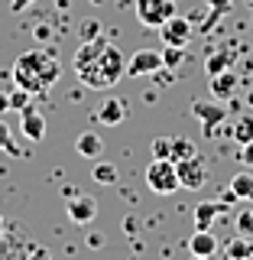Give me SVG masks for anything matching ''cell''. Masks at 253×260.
I'll list each match as a JSON object with an SVG mask.
<instances>
[{"label": "cell", "mask_w": 253, "mask_h": 260, "mask_svg": "<svg viewBox=\"0 0 253 260\" xmlns=\"http://www.w3.org/2000/svg\"><path fill=\"white\" fill-rule=\"evenodd\" d=\"M75 75L85 88L91 91H107L120 78L127 75V62L114 43H107L104 36L97 39H85L75 52Z\"/></svg>", "instance_id": "6da1fadb"}, {"label": "cell", "mask_w": 253, "mask_h": 260, "mask_svg": "<svg viewBox=\"0 0 253 260\" xmlns=\"http://www.w3.org/2000/svg\"><path fill=\"white\" fill-rule=\"evenodd\" d=\"M10 75H13V85L26 88L32 98H43L62 78V62L52 49H29V52H20Z\"/></svg>", "instance_id": "7a4b0ae2"}, {"label": "cell", "mask_w": 253, "mask_h": 260, "mask_svg": "<svg viewBox=\"0 0 253 260\" xmlns=\"http://www.w3.org/2000/svg\"><path fill=\"white\" fill-rule=\"evenodd\" d=\"M146 185L156 195H172L175 189H182V185H178L175 162L172 159H153L150 166H146Z\"/></svg>", "instance_id": "3957f363"}, {"label": "cell", "mask_w": 253, "mask_h": 260, "mask_svg": "<svg viewBox=\"0 0 253 260\" xmlns=\"http://www.w3.org/2000/svg\"><path fill=\"white\" fill-rule=\"evenodd\" d=\"M169 16H175V0H136V20L146 29H159Z\"/></svg>", "instance_id": "277c9868"}, {"label": "cell", "mask_w": 253, "mask_h": 260, "mask_svg": "<svg viewBox=\"0 0 253 260\" xmlns=\"http://www.w3.org/2000/svg\"><path fill=\"white\" fill-rule=\"evenodd\" d=\"M192 114L201 120V130H205V137H214L218 134V127L224 124V117H227V108H224V101H192Z\"/></svg>", "instance_id": "5b68a950"}, {"label": "cell", "mask_w": 253, "mask_h": 260, "mask_svg": "<svg viewBox=\"0 0 253 260\" xmlns=\"http://www.w3.org/2000/svg\"><path fill=\"white\" fill-rule=\"evenodd\" d=\"M175 169H178V185L189 189V192H198L208 182V166L201 156H189V159L175 162Z\"/></svg>", "instance_id": "8992f818"}, {"label": "cell", "mask_w": 253, "mask_h": 260, "mask_svg": "<svg viewBox=\"0 0 253 260\" xmlns=\"http://www.w3.org/2000/svg\"><path fill=\"white\" fill-rule=\"evenodd\" d=\"M159 69H162V52L159 49H140V52H133V59L127 62V75L130 78L156 75Z\"/></svg>", "instance_id": "52a82bcc"}, {"label": "cell", "mask_w": 253, "mask_h": 260, "mask_svg": "<svg viewBox=\"0 0 253 260\" xmlns=\"http://www.w3.org/2000/svg\"><path fill=\"white\" fill-rule=\"evenodd\" d=\"M192 23L189 20H185V16H169V20L166 23H162V26H159V36H162V43H166V46H189L192 43Z\"/></svg>", "instance_id": "ba28073f"}, {"label": "cell", "mask_w": 253, "mask_h": 260, "mask_svg": "<svg viewBox=\"0 0 253 260\" xmlns=\"http://www.w3.org/2000/svg\"><path fill=\"white\" fill-rule=\"evenodd\" d=\"M208 85H211V94H214L218 101H231V98L237 94V88H240V78L234 75L231 69H227V72H218V75H211Z\"/></svg>", "instance_id": "9c48e42d"}, {"label": "cell", "mask_w": 253, "mask_h": 260, "mask_svg": "<svg viewBox=\"0 0 253 260\" xmlns=\"http://www.w3.org/2000/svg\"><path fill=\"white\" fill-rule=\"evenodd\" d=\"M94 215H97V202L91 195H75V199L68 202V218L75 224H91Z\"/></svg>", "instance_id": "30bf717a"}, {"label": "cell", "mask_w": 253, "mask_h": 260, "mask_svg": "<svg viewBox=\"0 0 253 260\" xmlns=\"http://www.w3.org/2000/svg\"><path fill=\"white\" fill-rule=\"evenodd\" d=\"M20 130L26 134V140L32 143H39L46 137V117L39 114L36 108H26V111H20Z\"/></svg>", "instance_id": "8fae6325"}, {"label": "cell", "mask_w": 253, "mask_h": 260, "mask_svg": "<svg viewBox=\"0 0 253 260\" xmlns=\"http://www.w3.org/2000/svg\"><path fill=\"white\" fill-rule=\"evenodd\" d=\"M75 153L81 159H97L104 153V140H101V134H94V130H85V134L75 140Z\"/></svg>", "instance_id": "7c38bea8"}, {"label": "cell", "mask_w": 253, "mask_h": 260, "mask_svg": "<svg viewBox=\"0 0 253 260\" xmlns=\"http://www.w3.org/2000/svg\"><path fill=\"white\" fill-rule=\"evenodd\" d=\"M189 254L214 257V254H218V238H214L211 231H201V228H195V234L189 238Z\"/></svg>", "instance_id": "4fadbf2b"}, {"label": "cell", "mask_w": 253, "mask_h": 260, "mask_svg": "<svg viewBox=\"0 0 253 260\" xmlns=\"http://www.w3.org/2000/svg\"><path fill=\"white\" fill-rule=\"evenodd\" d=\"M221 211H224V202H201V205H195V228L211 231V224H214V218Z\"/></svg>", "instance_id": "5bb4252c"}, {"label": "cell", "mask_w": 253, "mask_h": 260, "mask_svg": "<svg viewBox=\"0 0 253 260\" xmlns=\"http://www.w3.org/2000/svg\"><path fill=\"white\" fill-rule=\"evenodd\" d=\"M124 120H127V101H120V98H107L104 108H101V124L117 127V124H124Z\"/></svg>", "instance_id": "9a60e30c"}, {"label": "cell", "mask_w": 253, "mask_h": 260, "mask_svg": "<svg viewBox=\"0 0 253 260\" xmlns=\"http://www.w3.org/2000/svg\"><path fill=\"white\" fill-rule=\"evenodd\" d=\"M234 59H237V52L234 49H218V52H211L208 59H205V72H208V78L211 75H218V72H227L234 65Z\"/></svg>", "instance_id": "2e32d148"}, {"label": "cell", "mask_w": 253, "mask_h": 260, "mask_svg": "<svg viewBox=\"0 0 253 260\" xmlns=\"http://www.w3.org/2000/svg\"><path fill=\"white\" fill-rule=\"evenodd\" d=\"M227 260H250L253 257V238H243V234H237L231 244L224 247Z\"/></svg>", "instance_id": "e0dca14e"}, {"label": "cell", "mask_w": 253, "mask_h": 260, "mask_svg": "<svg viewBox=\"0 0 253 260\" xmlns=\"http://www.w3.org/2000/svg\"><path fill=\"white\" fill-rule=\"evenodd\" d=\"M231 189H234V195H237V199L253 202V176H250V173H237V176L231 179Z\"/></svg>", "instance_id": "ac0fdd59"}, {"label": "cell", "mask_w": 253, "mask_h": 260, "mask_svg": "<svg viewBox=\"0 0 253 260\" xmlns=\"http://www.w3.org/2000/svg\"><path fill=\"white\" fill-rule=\"evenodd\" d=\"M189 156H198V146L189 137H172V162H182Z\"/></svg>", "instance_id": "d6986e66"}, {"label": "cell", "mask_w": 253, "mask_h": 260, "mask_svg": "<svg viewBox=\"0 0 253 260\" xmlns=\"http://www.w3.org/2000/svg\"><path fill=\"white\" fill-rule=\"evenodd\" d=\"M91 176H94V182H101V185H114V182H117V169H114L111 162H94Z\"/></svg>", "instance_id": "ffe728a7"}, {"label": "cell", "mask_w": 253, "mask_h": 260, "mask_svg": "<svg viewBox=\"0 0 253 260\" xmlns=\"http://www.w3.org/2000/svg\"><path fill=\"white\" fill-rule=\"evenodd\" d=\"M205 4H208V20H205V29H211V26H214V23H218V16H224L227 10H231V0H205Z\"/></svg>", "instance_id": "44dd1931"}, {"label": "cell", "mask_w": 253, "mask_h": 260, "mask_svg": "<svg viewBox=\"0 0 253 260\" xmlns=\"http://www.w3.org/2000/svg\"><path fill=\"white\" fill-rule=\"evenodd\" d=\"M182 59H185V46H166L162 49V65H166V69H178V65H182Z\"/></svg>", "instance_id": "7402d4cb"}, {"label": "cell", "mask_w": 253, "mask_h": 260, "mask_svg": "<svg viewBox=\"0 0 253 260\" xmlns=\"http://www.w3.org/2000/svg\"><path fill=\"white\" fill-rule=\"evenodd\" d=\"M10 108H13V111H26V108H32V94L26 91V88L16 85L13 91H10Z\"/></svg>", "instance_id": "603a6c76"}, {"label": "cell", "mask_w": 253, "mask_h": 260, "mask_svg": "<svg viewBox=\"0 0 253 260\" xmlns=\"http://www.w3.org/2000/svg\"><path fill=\"white\" fill-rule=\"evenodd\" d=\"M234 140H237L240 146L253 140V117H240L237 127H234Z\"/></svg>", "instance_id": "cb8c5ba5"}, {"label": "cell", "mask_w": 253, "mask_h": 260, "mask_svg": "<svg viewBox=\"0 0 253 260\" xmlns=\"http://www.w3.org/2000/svg\"><path fill=\"white\" fill-rule=\"evenodd\" d=\"M0 150H7L10 156H23V150L13 143V137H10V127H7V120H0Z\"/></svg>", "instance_id": "d4e9b609"}, {"label": "cell", "mask_w": 253, "mask_h": 260, "mask_svg": "<svg viewBox=\"0 0 253 260\" xmlns=\"http://www.w3.org/2000/svg\"><path fill=\"white\" fill-rule=\"evenodd\" d=\"M153 159H172V137H156L153 140Z\"/></svg>", "instance_id": "484cf974"}, {"label": "cell", "mask_w": 253, "mask_h": 260, "mask_svg": "<svg viewBox=\"0 0 253 260\" xmlns=\"http://www.w3.org/2000/svg\"><path fill=\"white\" fill-rule=\"evenodd\" d=\"M237 234L253 238V208H243L240 215H237Z\"/></svg>", "instance_id": "4316f807"}, {"label": "cell", "mask_w": 253, "mask_h": 260, "mask_svg": "<svg viewBox=\"0 0 253 260\" xmlns=\"http://www.w3.org/2000/svg\"><path fill=\"white\" fill-rule=\"evenodd\" d=\"M97 36H101V23H97V20H88L85 29H81V43H85V39H97Z\"/></svg>", "instance_id": "83f0119b"}, {"label": "cell", "mask_w": 253, "mask_h": 260, "mask_svg": "<svg viewBox=\"0 0 253 260\" xmlns=\"http://www.w3.org/2000/svg\"><path fill=\"white\" fill-rule=\"evenodd\" d=\"M240 162H243V166H253V140L240 146Z\"/></svg>", "instance_id": "f1b7e54d"}, {"label": "cell", "mask_w": 253, "mask_h": 260, "mask_svg": "<svg viewBox=\"0 0 253 260\" xmlns=\"http://www.w3.org/2000/svg\"><path fill=\"white\" fill-rule=\"evenodd\" d=\"M32 4H36V0H10V10H13V13H23V10H26V7H32Z\"/></svg>", "instance_id": "f546056e"}, {"label": "cell", "mask_w": 253, "mask_h": 260, "mask_svg": "<svg viewBox=\"0 0 253 260\" xmlns=\"http://www.w3.org/2000/svg\"><path fill=\"white\" fill-rule=\"evenodd\" d=\"M10 111V91H0V114Z\"/></svg>", "instance_id": "4dcf8cb0"}, {"label": "cell", "mask_w": 253, "mask_h": 260, "mask_svg": "<svg viewBox=\"0 0 253 260\" xmlns=\"http://www.w3.org/2000/svg\"><path fill=\"white\" fill-rule=\"evenodd\" d=\"M29 260H49V254H46L43 247H39V250H32V257H29Z\"/></svg>", "instance_id": "1f68e13d"}, {"label": "cell", "mask_w": 253, "mask_h": 260, "mask_svg": "<svg viewBox=\"0 0 253 260\" xmlns=\"http://www.w3.org/2000/svg\"><path fill=\"white\" fill-rule=\"evenodd\" d=\"M4 231H7V224H4V218H0V241H4Z\"/></svg>", "instance_id": "d6a6232c"}, {"label": "cell", "mask_w": 253, "mask_h": 260, "mask_svg": "<svg viewBox=\"0 0 253 260\" xmlns=\"http://www.w3.org/2000/svg\"><path fill=\"white\" fill-rule=\"evenodd\" d=\"M192 260H211V257H198V254H192Z\"/></svg>", "instance_id": "836d02e7"}, {"label": "cell", "mask_w": 253, "mask_h": 260, "mask_svg": "<svg viewBox=\"0 0 253 260\" xmlns=\"http://www.w3.org/2000/svg\"><path fill=\"white\" fill-rule=\"evenodd\" d=\"M91 4H104V0H91Z\"/></svg>", "instance_id": "e575fe53"}, {"label": "cell", "mask_w": 253, "mask_h": 260, "mask_svg": "<svg viewBox=\"0 0 253 260\" xmlns=\"http://www.w3.org/2000/svg\"><path fill=\"white\" fill-rule=\"evenodd\" d=\"M247 4H250V7H253V0H247Z\"/></svg>", "instance_id": "d590c367"}]
</instances>
